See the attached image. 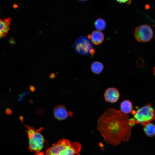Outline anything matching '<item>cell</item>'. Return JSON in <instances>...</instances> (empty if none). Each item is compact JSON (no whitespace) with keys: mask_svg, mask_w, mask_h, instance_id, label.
<instances>
[{"mask_svg":"<svg viewBox=\"0 0 155 155\" xmlns=\"http://www.w3.org/2000/svg\"><path fill=\"white\" fill-rule=\"evenodd\" d=\"M132 127L128 115L114 108L107 109L97 121V129L104 141L114 146L129 140Z\"/></svg>","mask_w":155,"mask_h":155,"instance_id":"cell-1","label":"cell"},{"mask_svg":"<svg viewBox=\"0 0 155 155\" xmlns=\"http://www.w3.org/2000/svg\"><path fill=\"white\" fill-rule=\"evenodd\" d=\"M81 145L79 142H71L63 139L53 144L46 150V155H80Z\"/></svg>","mask_w":155,"mask_h":155,"instance_id":"cell-2","label":"cell"},{"mask_svg":"<svg viewBox=\"0 0 155 155\" xmlns=\"http://www.w3.org/2000/svg\"><path fill=\"white\" fill-rule=\"evenodd\" d=\"M26 126L28 138L29 149L35 152H40L48 145V142L41 133L43 128L36 129L32 127Z\"/></svg>","mask_w":155,"mask_h":155,"instance_id":"cell-3","label":"cell"},{"mask_svg":"<svg viewBox=\"0 0 155 155\" xmlns=\"http://www.w3.org/2000/svg\"><path fill=\"white\" fill-rule=\"evenodd\" d=\"M131 113L136 124L139 123L144 126L155 119V111L150 104H146L136 111L133 110Z\"/></svg>","mask_w":155,"mask_h":155,"instance_id":"cell-4","label":"cell"},{"mask_svg":"<svg viewBox=\"0 0 155 155\" xmlns=\"http://www.w3.org/2000/svg\"><path fill=\"white\" fill-rule=\"evenodd\" d=\"M74 47L75 51L82 55H87L89 53L90 49L93 47V45L91 40L87 37L81 36L75 40Z\"/></svg>","mask_w":155,"mask_h":155,"instance_id":"cell-5","label":"cell"},{"mask_svg":"<svg viewBox=\"0 0 155 155\" xmlns=\"http://www.w3.org/2000/svg\"><path fill=\"white\" fill-rule=\"evenodd\" d=\"M134 36L136 39L140 42L150 41L153 35V32L151 27L148 25L143 24L137 27L135 30Z\"/></svg>","mask_w":155,"mask_h":155,"instance_id":"cell-6","label":"cell"},{"mask_svg":"<svg viewBox=\"0 0 155 155\" xmlns=\"http://www.w3.org/2000/svg\"><path fill=\"white\" fill-rule=\"evenodd\" d=\"M53 113L55 117L59 120H65L73 115V113L71 111H68L65 106L63 105L56 106L53 109Z\"/></svg>","mask_w":155,"mask_h":155,"instance_id":"cell-7","label":"cell"},{"mask_svg":"<svg viewBox=\"0 0 155 155\" xmlns=\"http://www.w3.org/2000/svg\"><path fill=\"white\" fill-rule=\"evenodd\" d=\"M104 96L106 101L113 103L116 102L119 99L120 93L116 88L110 87L105 91Z\"/></svg>","mask_w":155,"mask_h":155,"instance_id":"cell-8","label":"cell"},{"mask_svg":"<svg viewBox=\"0 0 155 155\" xmlns=\"http://www.w3.org/2000/svg\"><path fill=\"white\" fill-rule=\"evenodd\" d=\"M11 18L0 19V38L5 37L8 33L11 23Z\"/></svg>","mask_w":155,"mask_h":155,"instance_id":"cell-9","label":"cell"},{"mask_svg":"<svg viewBox=\"0 0 155 155\" xmlns=\"http://www.w3.org/2000/svg\"><path fill=\"white\" fill-rule=\"evenodd\" d=\"M90 39L96 45L100 44L104 39V35L103 33L98 30L93 31L90 34Z\"/></svg>","mask_w":155,"mask_h":155,"instance_id":"cell-10","label":"cell"},{"mask_svg":"<svg viewBox=\"0 0 155 155\" xmlns=\"http://www.w3.org/2000/svg\"><path fill=\"white\" fill-rule=\"evenodd\" d=\"M132 103L129 100H125L122 101L120 104V111L123 113L127 114L133 111Z\"/></svg>","mask_w":155,"mask_h":155,"instance_id":"cell-11","label":"cell"},{"mask_svg":"<svg viewBox=\"0 0 155 155\" xmlns=\"http://www.w3.org/2000/svg\"><path fill=\"white\" fill-rule=\"evenodd\" d=\"M143 130L145 134L149 137H152L155 135V125L152 123H148L144 126Z\"/></svg>","mask_w":155,"mask_h":155,"instance_id":"cell-12","label":"cell"},{"mask_svg":"<svg viewBox=\"0 0 155 155\" xmlns=\"http://www.w3.org/2000/svg\"><path fill=\"white\" fill-rule=\"evenodd\" d=\"M104 65L100 62L95 61L91 64L90 69L92 71L96 74L101 73L104 69Z\"/></svg>","mask_w":155,"mask_h":155,"instance_id":"cell-13","label":"cell"},{"mask_svg":"<svg viewBox=\"0 0 155 155\" xmlns=\"http://www.w3.org/2000/svg\"><path fill=\"white\" fill-rule=\"evenodd\" d=\"M94 26L95 28L98 31L104 30L106 28V23L105 20L102 18L97 19L95 22Z\"/></svg>","mask_w":155,"mask_h":155,"instance_id":"cell-14","label":"cell"},{"mask_svg":"<svg viewBox=\"0 0 155 155\" xmlns=\"http://www.w3.org/2000/svg\"><path fill=\"white\" fill-rule=\"evenodd\" d=\"M29 94L28 92H24L21 94H20L18 98L19 101H22L24 96L26 94Z\"/></svg>","mask_w":155,"mask_h":155,"instance_id":"cell-15","label":"cell"},{"mask_svg":"<svg viewBox=\"0 0 155 155\" xmlns=\"http://www.w3.org/2000/svg\"><path fill=\"white\" fill-rule=\"evenodd\" d=\"M117 1L120 3H127V4H130L131 3V1L129 0H117Z\"/></svg>","mask_w":155,"mask_h":155,"instance_id":"cell-16","label":"cell"},{"mask_svg":"<svg viewBox=\"0 0 155 155\" xmlns=\"http://www.w3.org/2000/svg\"><path fill=\"white\" fill-rule=\"evenodd\" d=\"M29 88L30 91L31 92H34L36 90V88L34 86L32 85L30 86Z\"/></svg>","mask_w":155,"mask_h":155,"instance_id":"cell-17","label":"cell"},{"mask_svg":"<svg viewBox=\"0 0 155 155\" xmlns=\"http://www.w3.org/2000/svg\"><path fill=\"white\" fill-rule=\"evenodd\" d=\"M95 53V49L92 48L89 51V53L91 54L92 55H94Z\"/></svg>","mask_w":155,"mask_h":155,"instance_id":"cell-18","label":"cell"},{"mask_svg":"<svg viewBox=\"0 0 155 155\" xmlns=\"http://www.w3.org/2000/svg\"><path fill=\"white\" fill-rule=\"evenodd\" d=\"M5 112L7 114L10 115L11 114L12 111L11 109L8 108L5 110Z\"/></svg>","mask_w":155,"mask_h":155,"instance_id":"cell-19","label":"cell"},{"mask_svg":"<svg viewBox=\"0 0 155 155\" xmlns=\"http://www.w3.org/2000/svg\"><path fill=\"white\" fill-rule=\"evenodd\" d=\"M34 155H46L45 154H44L43 152H36Z\"/></svg>","mask_w":155,"mask_h":155,"instance_id":"cell-20","label":"cell"},{"mask_svg":"<svg viewBox=\"0 0 155 155\" xmlns=\"http://www.w3.org/2000/svg\"><path fill=\"white\" fill-rule=\"evenodd\" d=\"M55 76V75L54 73H51L49 76L50 78L52 79H53L54 78Z\"/></svg>","mask_w":155,"mask_h":155,"instance_id":"cell-21","label":"cell"},{"mask_svg":"<svg viewBox=\"0 0 155 155\" xmlns=\"http://www.w3.org/2000/svg\"><path fill=\"white\" fill-rule=\"evenodd\" d=\"M86 1V0H81V1Z\"/></svg>","mask_w":155,"mask_h":155,"instance_id":"cell-22","label":"cell"}]
</instances>
